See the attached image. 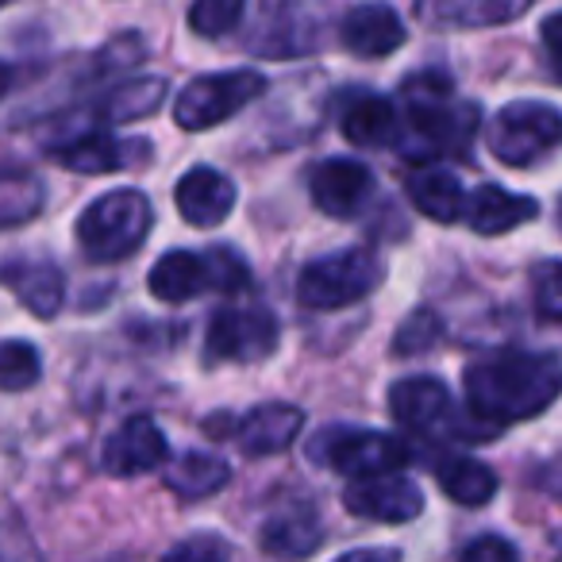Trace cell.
Here are the masks:
<instances>
[{"mask_svg":"<svg viewBox=\"0 0 562 562\" xmlns=\"http://www.w3.org/2000/svg\"><path fill=\"white\" fill-rule=\"evenodd\" d=\"M543 43H547V50L562 63V12L543 24Z\"/></svg>","mask_w":562,"mask_h":562,"instance_id":"35","label":"cell"},{"mask_svg":"<svg viewBox=\"0 0 562 562\" xmlns=\"http://www.w3.org/2000/svg\"><path fill=\"white\" fill-rule=\"evenodd\" d=\"M262 547L273 559H308V554L321 547V524L305 508H293V513H278L262 528Z\"/></svg>","mask_w":562,"mask_h":562,"instance_id":"22","label":"cell"},{"mask_svg":"<svg viewBox=\"0 0 562 562\" xmlns=\"http://www.w3.org/2000/svg\"><path fill=\"white\" fill-rule=\"evenodd\" d=\"M313 459L339 470L347 477H370L385 470H401L408 462V447L397 436L370 428H324L313 439Z\"/></svg>","mask_w":562,"mask_h":562,"instance_id":"8","label":"cell"},{"mask_svg":"<svg viewBox=\"0 0 562 562\" xmlns=\"http://www.w3.org/2000/svg\"><path fill=\"white\" fill-rule=\"evenodd\" d=\"M562 147V112L543 101H516L497 112L490 150L505 166H536Z\"/></svg>","mask_w":562,"mask_h":562,"instance_id":"6","label":"cell"},{"mask_svg":"<svg viewBox=\"0 0 562 562\" xmlns=\"http://www.w3.org/2000/svg\"><path fill=\"white\" fill-rule=\"evenodd\" d=\"M467 405L477 420L520 424L547 413L562 393V362L554 355L497 351L470 362L462 374Z\"/></svg>","mask_w":562,"mask_h":562,"instance_id":"1","label":"cell"},{"mask_svg":"<svg viewBox=\"0 0 562 562\" xmlns=\"http://www.w3.org/2000/svg\"><path fill=\"white\" fill-rule=\"evenodd\" d=\"M0 9H4V0H0Z\"/></svg>","mask_w":562,"mask_h":562,"instance_id":"39","label":"cell"},{"mask_svg":"<svg viewBox=\"0 0 562 562\" xmlns=\"http://www.w3.org/2000/svg\"><path fill=\"white\" fill-rule=\"evenodd\" d=\"M336 562H401V554L390 551V547H362V551L339 554Z\"/></svg>","mask_w":562,"mask_h":562,"instance_id":"34","label":"cell"},{"mask_svg":"<svg viewBox=\"0 0 562 562\" xmlns=\"http://www.w3.org/2000/svg\"><path fill=\"white\" fill-rule=\"evenodd\" d=\"M166 459H170V443H166L162 428L150 416H132L104 443V470L116 477L147 474V470L162 467Z\"/></svg>","mask_w":562,"mask_h":562,"instance_id":"12","label":"cell"},{"mask_svg":"<svg viewBox=\"0 0 562 562\" xmlns=\"http://www.w3.org/2000/svg\"><path fill=\"white\" fill-rule=\"evenodd\" d=\"M9 86H12V70L9 66H0V97L9 93Z\"/></svg>","mask_w":562,"mask_h":562,"instance_id":"36","label":"cell"},{"mask_svg":"<svg viewBox=\"0 0 562 562\" xmlns=\"http://www.w3.org/2000/svg\"><path fill=\"white\" fill-rule=\"evenodd\" d=\"M166 485H170L178 497H209V493L224 490L227 485V462L224 459H212V454H181L178 462L170 467L166 474Z\"/></svg>","mask_w":562,"mask_h":562,"instance_id":"26","label":"cell"},{"mask_svg":"<svg viewBox=\"0 0 562 562\" xmlns=\"http://www.w3.org/2000/svg\"><path fill=\"white\" fill-rule=\"evenodd\" d=\"M344 505L355 516H362V520L405 524L424 513V490L413 477L397 474V470H385V474L355 477L344 493Z\"/></svg>","mask_w":562,"mask_h":562,"instance_id":"10","label":"cell"},{"mask_svg":"<svg viewBox=\"0 0 562 562\" xmlns=\"http://www.w3.org/2000/svg\"><path fill=\"white\" fill-rule=\"evenodd\" d=\"M173 201L181 220H189L193 227H220L235 209V186L212 166H193L173 189Z\"/></svg>","mask_w":562,"mask_h":562,"instance_id":"14","label":"cell"},{"mask_svg":"<svg viewBox=\"0 0 562 562\" xmlns=\"http://www.w3.org/2000/svg\"><path fill=\"white\" fill-rule=\"evenodd\" d=\"M147 155V143H120L104 132H89L70 139L66 147L55 150L58 162H66L70 170L78 173H112V170H124L132 166L135 158Z\"/></svg>","mask_w":562,"mask_h":562,"instance_id":"20","label":"cell"},{"mask_svg":"<svg viewBox=\"0 0 562 562\" xmlns=\"http://www.w3.org/2000/svg\"><path fill=\"white\" fill-rule=\"evenodd\" d=\"M262 89L266 78L255 70L209 74V78H196L181 89L178 104H173V120L186 132H204V127H216L232 120L235 112H243L255 97H262Z\"/></svg>","mask_w":562,"mask_h":562,"instance_id":"7","label":"cell"},{"mask_svg":"<svg viewBox=\"0 0 562 562\" xmlns=\"http://www.w3.org/2000/svg\"><path fill=\"white\" fill-rule=\"evenodd\" d=\"M166 101V81L162 78H135L116 86L101 104H97V116L104 124H127V120H143L150 112H158V104Z\"/></svg>","mask_w":562,"mask_h":562,"instance_id":"25","label":"cell"},{"mask_svg":"<svg viewBox=\"0 0 562 562\" xmlns=\"http://www.w3.org/2000/svg\"><path fill=\"white\" fill-rule=\"evenodd\" d=\"M278 321L270 308L243 305V308H220L209 324V359L220 362H262L278 347Z\"/></svg>","mask_w":562,"mask_h":562,"instance_id":"9","label":"cell"},{"mask_svg":"<svg viewBox=\"0 0 562 562\" xmlns=\"http://www.w3.org/2000/svg\"><path fill=\"white\" fill-rule=\"evenodd\" d=\"M162 562H232V543L201 531V536H189L181 543H173L162 554Z\"/></svg>","mask_w":562,"mask_h":562,"instance_id":"30","label":"cell"},{"mask_svg":"<svg viewBox=\"0 0 562 562\" xmlns=\"http://www.w3.org/2000/svg\"><path fill=\"white\" fill-rule=\"evenodd\" d=\"M344 47L359 58H385L405 43V24L390 4H359L344 16Z\"/></svg>","mask_w":562,"mask_h":562,"instance_id":"15","label":"cell"},{"mask_svg":"<svg viewBox=\"0 0 562 562\" xmlns=\"http://www.w3.org/2000/svg\"><path fill=\"white\" fill-rule=\"evenodd\" d=\"M305 428V413L297 405H258L247 420L235 428L239 447L250 459H266V454H281Z\"/></svg>","mask_w":562,"mask_h":562,"instance_id":"16","label":"cell"},{"mask_svg":"<svg viewBox=\"0 0 562 562\" xmlns=\"http://www.w3.org/2000/svg\"><path fill=\"white\" fill-rule=\"evenodd\" d=\"M250 281V270L232 247L216 250H170L162 255L147 273L150 297L162 305H186V301L201 297L209 290L220 293H239Z\"/></svg>","mask_w":562,"mask_h":562,"instance_id":"3","label":"cell"},{"mask_svg":"<svg viewBox=\"0 0 562 562\" xmlns=\"http://www.w3.org/2000/svg\"><path fill=\"white\" fill-rule=\"evenodd\" d=\"M559 78H562V63H559Z\"/></svg>","mask_w":562,"mask_h":562,"instance_id":"37","label":"cell"},{"mask_svg":"<svg viewBox=\"0 0 562 562\" xmlns=\"http://www.w3.org/2000/svg\"><path fill=\"white\" fill-rule=\"evenodd\" d=\"M378 281H382V258L374 250L351 247L344 255H328L308 262L301 270L297 297L305 308L331 313V308H347L355 301L370 297Z\"/></svg>","mask_w":562,"mask_h":562,"instance_id":"5","label":"cell"},{"mask_svg":"<svg viewBox=\"0 0 562 562\" xmlns=\"http://www.w3.org/2000/svg\"><path fill=\"white\" fill-rule=\"evenodd\" d=\"M439 490L454 501V505H467V508H482L493 501L497 493V474H493L485 462L477 459H447L439 467Z\"/></svg>","mask_w":562,"mask_h":562,"instance_id":"24","label":"cell"},{"mask_svg":"<svg viewBox=\"0 0 562 562\" xmlns=\"http://www.w3.org/2000/svg\"><path fill=\"white\" fill-rule=\"evenodd\" d=\"M308 193L324 216L347 220L367 209L370 193H374V173L355 158H324L308 178Z\"/></svg>","mask_w":562,"mask_h":562,"instance_id":"11","label":"cell"},{"mask_svg":"<svg viewBox=\"0 0 562 562\" xmlns=\"http://www.w3.org/2000/svg\"><path fill=\"white\" fill-rule=\"evenodd\" d=\"M0 278L9 281V290L20 297V305L27 313L43 316V321L58 316L66 301V281L50 262H12L0 270Z\"/></svg>","mask_w":562,"mask_h":562,"instance_id":"19","label":"cell"},{"mask_svg":"<svg viewBox=\"0 0 562 562\" xmlns=\"http://www.w3.org/2000/svg\"><path fill=\"white\" fill-rule=\"evenodd\" d=\"M443 336V324L436 313H416L413 321H405V328L393 339V351L397 355H424L436 339Z\"/></svg>","mask_w":562,"mask_h":562,"instance_id":"32","label":"cell"},{"mask_svg":"<svg viewBox=\"0 0 562 562\" xmlns=\"http://www.w3.org/2000/svg\"><path fill=\"white\" fill-rule=\"evenodd\" d=\"M559 220H562V204H559Z\"/></svg>","mask_w":562,"mask_h":562,"instance_id":"38","label":"cell"},{"mask_svg":"<svg viewBox=\"0 0 562 562\" xmlns=\"http://www.w3.org/2000/svg\"><path fill=\"white\" fill-rule=\"evenodd\" d=\"M408 196H413L416 212H424L436 224H454L467 212V193H462L459 178L447 170H413L408 173Z\"/></svg>","mask_w":562,"mask_h":562,"instance_id":"21","label":"cell"},{"mask_svg":"<svg viewBox=\"0 0 562 562\" xmlns=\"http://www.w3.org/2000/svg\"><path fill=\"white\" fill-rule=\"evenodd\" d=\"M243 9H247V0H196L189 9V27L204 40H220L239 24Z\"/></svg>","mask_w":562,"mask_h":562,"instance_id":"29","label":"cell"},{"mask_svg":"<svg viewBox=\"0 0 562 562\" xmlns=\"http://www.w3.org/2000/svg\"><path fill=\"white\" fill-rule=\"evenodd\" d=\"M150 201L139 189H112L78 216V243L93 262H120L147 243Z\"/></svg>","mask_w":562,"mask_h":562,"instance_id":"4","label":"cell"},{"mask_svg":"<svg viewBox=\"0 0 562 562\" xmlns=\"http://www.w3.org/2000/svg\"><path fill=\"white\" fill-rule=\"evenodd\" d=\"M539 216V201L524 193H508L501 186H477L467 201V220L477 235H505L520 227L524 220Z\"/></svg>","mask_w":562,"mask_h":562,"instance_id":"17","label":"cell"},{"mask_svg":"<svg viewBox=\"0 0 562 562\" xmlns=\"http://www.w3.org/2000/svg\"><path fill=\"white\" fill-rule=\"evenodd\" d=\"M397 109L385 97H359L344 112V135L355 147H385V143L397 139Z\"/></svg>","mask_w":562,"mask_h":562,"instance_id":"23","label":"cell"},{"mask_svg":"<svg viewBox=\"0 0 562 562\" xmlns=\"http://www.w3.org/2000/svg\"><path fill=\"white\" fill-rule=\"evenodd\" d=\"M43 374L40 347L27 339H4L0 344V390H32Z\"/></svg>","mask_w":562,"mask_h":562,"instance_id":"28","label":"cell"},{"mask_svg":"<svg viewBox=\"0 0 562 562\" xmlns=\"http://www.w3.org/2000/svg\"><path fill=\"white\" fill-rule=\"evenodd\" d=\"M401 97H405L401 155H408L413 162H431V158L459 155L470 147L477 109L454 101V89L443 74H416L401 86Z\"/></svg>","mask_w":562,"mask_h":562,"instance_id":"2","label":"cell"},{"mask_svg":"<svg viewBox=\"0 0 562 562\" xmlns=\"http://www.w3.org/2000/svg\"><path fill=\"white\" fill-rule=\"evenodd\" d=\"M390 413L401 428L416 431V436H431V431L447 428V420H451V393H447V385L439 378H405V382H393Z\"/></svg>","mask_w":562,"mask_h":562,"instance_id":"13","label":"cell"},{"mask_svg":"<svg viewBox=\"0 0 562 562\" xmlns=\"http://www.w3.org/2000/svg\"><path fill=\"white\" fill-rule=\"evenodd\" d=\"M536 0H420V16L439 27H493L524 16Z\"/></svg>","mask_w":562,"mask_h":562,"instance_id":"18","label":"cell"},{"mask_svg":"<svg viewBox=\"0 0 562 562\" xmlns=\"http://www.w3.org/2000/svg\"><path fill=\"white\" fill-rule=\"evenodd\" d=\"M459 562H520V551L505 536H477Z\"/></svg>","mask_w":562,"mask_h":562,"instance_id":"33","label":"cell"},{"mask_svg":"<svg viewBox=\"0 0 562 562\" xmlns=\"http://www.w3.org/2000/svg\"><path fill=\"white\" fill-rule=\"evenodd\" d=\"M43 212V181L27 170H0V227L27 224Z\"/></svg>","mask_w":562,"mask_h":562,"instance_id":"27","label":"cell"},{"mask_svg":"<svg viewBox=\"0 0 562 562\" xmlns=\"http://www.w3.org/2000/svg\"><path fill=\"white\" fill-rule=\"evenodd\" d=\"M531 290H536V313L543 321H562V262L536 266Z\"/></svg>","mask_w":562,"mask_h":562,"instance_id":"31","label":"cell"}]
</instances>
